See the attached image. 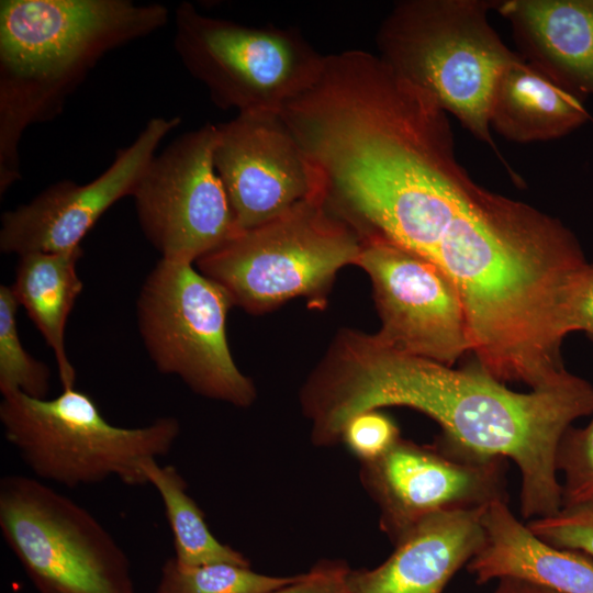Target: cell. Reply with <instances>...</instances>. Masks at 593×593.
I'll return each mask as SVG.
<instances>
[{"instance_id":"8992f818","label":"cell","mask_w":593,"mask_h":593,"mask_svg":"<svg viewBox=\"0 0 593 593\" xmlns=\"http://www.w3.org/2000/svg\"><path fill=\"white\" fill-rule=\"evenodd\" d=\"M232 306L227 292L193 264L160 258L139 291L137 326L158 371L179 377L199 395L247 407L256 388L230 350Z\"/></svg>"},{"instance_id":"ffe728a7","label":"cell","mask_w":593,"mask_h":593,"mask_svg":"<svg viewBox=\"0 0 593 593\" xmlns=\"http://www.w3.org/2000/svg\"><path fill=\"white\" fill-rule=\"evenodd\" d=\"M298 577H272L231 563L184 567L172 557L161 567L155 593H273Z\"/></svg>"},{"instance_id":"3957f363","label":"cell","mask_w":593,"mask_h":593,"mask_svg":"<svg viewBox=\"0 0 593 593\" xmlns=\"http://www.w3.org/2000/svg\"><path fill=\"white\" fill-rule=\"evenodd\" d=\"M499 0H403L381 22L379 57L421 88L470 134L488 145L512 179H522L501 155L491 132L489 108L503 69L522 57L511 51L488 20Z\"/></svg>"},{"instance_id":"4fadbf2b","label":"cell","mask_w":593,"mask_h":593,"mask_svg":"<svg viewBox=\"0 0 593 593\" xmlns=\"http://www.w3.org/2000/svg\"><path fill=\"white\" fill-rule=\"evenodd\" d=\"M179 116L147 121L135 139L119 149L112 164L85 184L60 180L30 202L1 216L0 250L4 254L59 253L78 246L99 219L118 201L132 197Z\"/></svg>"},{"instance_id":"6da1fadb","label":"cell","mask_w":593,"mask_h":593,"mask_svg":"<svg viewBox=\"0 0 593 593\" xmlns=\"http://www.w3.org/2000/svg\"><path fill=\"white\" fill-rule=\"evenodd\" d=\"M300 403L321 447L339 443L345 424L365 411L406 406L427 415L443 439L515 462L521 513L532 521L562 508L557 448L575 419L593 413V385L569 373L553 385L516 392L474 361L454 369L344 328L303 384Z\"/></svg>"},{"instance_id":"5bb4252c","label":"cell","mask_w":593,"mask_h":593,"mask_svg":"<svg viewBox=\"0 0 593 593\" xmlns=\"http://www.w3.org/2000/svg\"><path fill=\"white\" fill-rule=\"evenodd\" d=\"M486 506L424 518L394 545V551L381 564L349 569L346 593H443L483 546Z\"/></svg>"},{"instance_id":"7c38bea8","label":"cell","mask_w":593,"mask_h":593,"mask_svg":"<svg viewBox=\"0 0 593 593\" xmlns=\"http://www.w3.org/2000/svg\"><path fill=\"white\" fill-rule=\"evenodd\" d=\"M214 166L239 231L320 194L316 172L281 112H243L217 124Z\"/></svg>"},{"instance_id":"5b68a950","label":"cell","mask_w":593,"mask_h":593,"mask_svg":"<svg viewBox=\"0 0 593 593\" xmlns=\"http://www.w3.org/2000/svg\"><path fill=\"white\" fill-rule=\"evenodd\" d=\"M0 422L5 439L36 477L68 488L112 477L126 485L148 484L144 466L166 456L180 433L171 416L142 427L112 425L93 399L76 388L54 399L3 395Z\"/></svg>"},{"instance_id":"30bf717a","label":"cell","mask_w":593,"mask_h":593,"mask_svg":"<svg viewBox=\"0 0 593 593\" xmlns=\"http://www.w3.org/2000/svg\"><path fill=\"white\" fill-rule=\"evenodd\" d=\"M506 459L484 457L438 437L433 445L400 440L362 462L360 480L379 507L380 529L395 545L424 518L445 511L507 502Z\"/></svg>"},{"instance_id":"d4e9b609","label":"cell","mask_w":593,"mask_h":593,"mask_svg":"<svg viewBox=\"0 0 593 593\" xmlns=\"http://www.w3.org/2000/svg\"><path fill=\"white\" fill-rule=\"evenodd\" d=\"M349 567L339 560H323L273 593H346Z\"/></svg>"},{"instance_id":"9a60e30c","label":"cell","mask_w":593,"mask_h":593,"mask_svg":"<svg viewBox=\"0 0 593 593\" xmlns=\"http://www.w3.org/2000/svg\"><path fill=\"white\" fill-rule=\"evenodd\" d=\"M518 54L559 86L593 96V0H500Z\"/></svg>"},{"instance_id":"52a82bcc","label":"cell","mask_w":593,"mask_h":593,"mask_svg":"<svg viewBox=\"0 0 593 593\" xmlns=\"http://www.w3.org/2000/svg\"><path fill=\"white\" fill-rule=\"evenodd\" d=\"M174 46L212 102L237 113L281 112L316 81L325 58L295 29L246 26L190 2L176 9Z\"/></svg>"},{"instance_id":"d6986e66","label":"cell","mask_w":593,"mask_h":593,"mask_svg":"<svg viewBox=\"0 0 593 593\" xmlns=\"http://www.w3.org/2000/svg\"><path fill=\"white\" fill-rule=\"evenodd\" d=\"M148 480L160 495L174 535L177 562L184 567L231 563L250 567L238 550L222 544L210 532L204 514L187 493V482L174 466L150 459L144 466Z\"/></svg>"},{"instance_id":"4316f807","label":"cell","mask_w":593,"mask_h":593,"mask_svg":"<svg viewBox=\"0 0 593 593\" xmlns=\"http://www.w3.org/2000/svg\"><path fill=\"white\" fill-rule=\"evenodd\" d=\"M497 585L492 593H559L549 588L517 579V578H501L497 580Z\"/></svg>"},{"instance_id":"7402d4cb","label":"cell","mask_w":593,"mask_h":593,"mask_svg":"<svg viewBox=\"0 0 593 593\" xmlns=\"http://www.w3.org/2000/svg\"><path fill=\"white\" fill-rule=\"evenodd\" d=\"M556 468L563 474L562 507L593 502V417L585 427L570 426L556 454Z\"/></svg>"},{"instance_id":"8fae6325","label":"cell","mask_w":593,"mask_h":593,"mask_svg":"<svg viewBox=\"0 0 593 593\" xmlns=\"http://www.w3.org/2000/svg\"><path fill=\"white\" fill-rule=\"evenodd\" d=\"M355 265L370 278L384 344L450 367L471 353L462 300L436 265L378 234L362 237Z\"/></svg>"},{"instance_id":"44dd1931","label":"cell","mask_w":593,"mask_h":593,"mask_svg":"<svg viewBox=\"0 0 593 593\" xmlns=\"http://www.w3.org/2000/svg\"><path fill=\"white\" fill-rule=\"evenodd\" d=\"M19 302L10 286L0 287V391L2 396L21 392L34 399H47L51 369L31 356L19 337Z\"/></svg>"},{"instance_id":"277c9868","label":"cell","mask_w":593,"mask_h":593,"mask_svg":"<svg viewBox=\"0 0 593 593\" xmlns=\"http://www.w3.org/2000/svg\"><path fill=\"white\" fill-rule=\"evenodd\" d=\"M361 245L358 231L320 193L239 231L195 265L227 292L233 305L249 314L295 298L322 309L337 272L356 264Z\"/></svg>"},{"instance_id":"9c48e42d","label":"cell","mask_w":593,"mask_h":593,"mask_svg":"<svg viewBox=\"0 0 593 593\" xmlns=\"http://www.w3.org/2000/svg\"><path fill=\"white\" fill-rule=\"evenodd\" d=\"M215 124L156 154L132 198L147 240L168 260L195 262L239 232L214 166Z\"/></svg>"},{"instance_id":"cb8c5ba5","label":"cell","mask_w":593,"mask_h":593,"mask_svg":"<svg viewBox=\"0 0 593 593\" xmlns=\"http://www.w3.org/2000/svg\"><path fill=\"white\" fill-rule=\"evenodd\" d=\"M400 438L399 427L390 416L370 410L356 414L345 424L340 441L362 463L382 457Z\"/></svg>"},{"instance_id":"ac0fdd59","label":"cell","mask_w":593,"mask_h":593,"mask_svg":"<svg viewBox=\"0 0 593 593\" xmlns=\"http://www.w3.org/2000/svg\"><path fill=\"white\" fill-rule=\"evenodd\" d=\"M81 246L59 251H33L19 256L11 290L52 348L63 389L76 384V370L69 361L65 329L68 316L82 291L77 265Z\"/></svg>"},{"instance_id":"7a4b0ae2","label":"cell","mask_w":593,"mask_h":593,"mask_svg":"<svg viewBox=\"0 0 593 593\" xmlns=\"http://www.w3.org/2000/svg\"><path fill=\"white\" fill-rule=\"evenodd\" d=\"M168 9L131 0L0 1V195L21 179L25 130L56 118L110 52L166 25Z\"/></svg>"},{"instance_id":"2e32d148","label":"cell","mask_w":593,"mask_h":593,"mask_svg":"<svg viewBox=\"0 0 593 593\" xmlns=\"http://www.w3.org/2000/svg\"><path fill=\"white\" fill-rule=\"evenodd\" d=\"M482 522L483 546L467 564L477 583L510 577L559 593H593V561L539 539L515 517L507 502L490 503Z\"/></svg>"},{"instance_id":"603a6c76","label":"cell","mask_w":593,"mask_h":593,"mask_svg":"<svg viewBox=\"0 0 593 593\" xmlns=\"http://www.w3.org/2000/svg\"><path fill=\"white\" fill-rule=\"evenodd\" d=\"M546 544L580 552L593 561V502L562 507L558 513L526 524Z\"/></svg>"},{"instance_id":"ba28073f","label":"cell","mask_w":593,"mask_h":593,"mask_svg":"<svg viewBox=\"0 0 593 593\" xmlns=\"http://www.w3.org/2000/svg\"><path fill=\"white\" fill-rule=\"evenodd\" d=\"M0 529L37 593H135L130 560L110 533L34 478L0 480Z\"/></svg>"},{"instance_id":"484cf974","label":"cell","mask_w":593,"mask_h":593,"mask_svg":"<svg viewBox=\"0 0 593 593\" xmlns=\"http://www.w3.org/2000/svg\"><path fill=\"white\" fill-rule=\"evenodd\" d=\"M583 332L593 340V264L584 267L572 303L571 332Z\"/></svg>"},{"instance_id":"e0dca14e","label":"cell","mask_w":593,"mask_h":593,"mask_svg":"<svg viewBox=\"0 0 593 593\" xmlns=\"http://www.w3.org/2000/svg\"><path fill=\"white\" fill-rule=\"evenodd\" d=\"M583 102L519 57L503 69L495 82L489 123L515 143L556 139L591 120Z\"/></svg>"}]
</instances>
